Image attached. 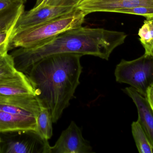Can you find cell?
I'll list each match as a JSON object with an SVG mask.
<instances>
[{
	"mask_svg": "<svg viewBox=\"0 0 153 153\" xmlns=\"http://www.w3.org/2000/svg\"><path fill=\"white\" fill-rule=\"evenodd\" d=\"M79 54L52 55L33 64L27 72L41 107L47 109L53 123L68 107L80 84L82 67Z\"/></svg>",
	"mask_w": 153,
	"mask_h": 153,
	"instance_id": "obj_1",
	"label": "cell"
},
{
	"mask_svg": "<svg viewBox=\"0 0 153 153\" xmlns=\"http://www.w3.org/2000/svg\"><path fill=\"white\" fill-rule=\"evenodd\" d=\"M127 36L121 31L82 26L33 47L19 48L11 55L16 69L23 73L39 60L56 54L89 55L108 60L113 50L125 42Z\"/></svg>",
	"mask_w": 153,
	"mask_h": 153,
	"instance_id": "obj_2",
	"label": "cell"
},
{
	"mask_svg": "<svg viewBox=\"0 0 153 153\" xmlns=\"http://www.w3.org/2000/svg\"><path fill=\"white\" fill-rule=\"evenodd\" d=\"M86 15L85 13L76 8L56 19L13 33L10 49L33 47L63 32L82 27Z\"/></svg>",
	"mask_w": 153,
	"mask_h": 153,
	"instance_id": "obj_3",
	"label": "cell"
},
{
	"mask_svg": "<svg viewBox=\"0 0 153 153\" xmlns=\"http://www.w3.org/2000/svg\"><path fill=\"white\" fill-rule=\"evenodd\" d=\"M116 81L129 84L146 97L153 85V56L145 54L131 61L122 59L115 71Z\"/></svg>",
	"mask_w": 153,
	"mask_h": 153,
	"instance_id": "obj_4",
	"label": "cell"
},
{
	"mask_svg": "<svg viewBox=\"0 0 153 153\" xmlns=\"http://www.w3.org/2000/svg\"><path fill=\"white\" fill-rule=\"evenodd\" d=\"M75 8L48 5L24 10L16 21L13 33L56 19L71 12Z\"/></svg>",
	"mask_w": 153,
	"mask_h": 153,
	"instance_id": "obj_5",
	"label": "cell"
},
{
	"mask_svg": "<svg viewBox=\"0 0 153 153\" xmlns=\"http://www.w3.org/2000/svg\"><path fill=\"white\" fill-rule=\"evenodd\" d=\"M92 147L83 137L81 129L72 121L53 146L49 153H90Z\"/></svg>",
	"mask_w": 153,
	"mask_h": 153,
	"instance_id": "obj_6",
	"label": "cell"
},
{
	"mask_svg": "<svg viewBox=\"0 0 153 153\" xmlns=\"http://www.w3.org/2000/svg\"><path fill=\"white\" fill-rule=\"evenodd\" d=\"M143 6L153 7V0H81L76 8L88 15L94 12L119 13Z\"/></svg>",
	"mask_w": 153,
	"mask_h": 153,
	"instance_id": "obj_7",
	"label": "cell"
},
{
	"mask_svg": "<svg viewBox=\"0 0 153 153\" xmlns=\"http://www.w3.org/2000/svg\"><path fill=\"white\" fill-rule=\"evenodd\" d=\"M35 95L31 82L27 75L19 71L13 77L0 81V101L23 95Z\"/></svg>",
	"mask_w": 153,
	"mask_h": 153,
	"instance_id": "obj_8",
	"label": "cell"
},
{
	"mask_svg": "<svg viewBox=\"0 0 153 153\" xmlns=\"http://www.w3.org/2000/svg\"><path fill=\"white\" fill-rule=\"evenodd\" d=\"M37 117L0 110V133L26 131L37 133Z\"/></svg>",
	"mask_w": 153,
	"mask_h": 153,
	"instance_id": "obj_9",
	"label": "cell"
},
{
	"mask_svg": "<svg viewBox=\"0 0 153 153\" xmlns=\"http://www.w3.org/2000/svg\"><path fill=\"white\" fill-rule=\"evenodd\" d=\"M134 102L137 108V120L143 127L153 145V112L145 97L133 87H126L123 90Z\"/></svg>",
	"mask_w": 153,
	"mask_h": 153,
	"instance_id": "obj_10",
	"label": "cell"
},
{
	"mask_svg": "<svg viewBox=\"0 0 153 153\" xmlns=\"http://www.w3.org/2000/svg\"><path fill=\"white\" fill-rule=\"evenodd\" d=\"M50 146L48 142L46 143L36 132L32 131L27 139L10 142L5 152L49 153Z\"/></svg>",
	"mask_w": 153,
	"mask_h": 153,
	"instance_id": "obj_11",
	"label": "cell"
},
{
	"mask_svg": "<svg viewBox=\"0 0 153 153\" xmlns=\"http://www.w3.org/2000/svg\"><path fill=\"white\" fill-rule=\"evenodd\" d=\"M132 132L138 152L153 153V145L138 120L133 122Z\"/></svg>",
	"mask_w": 153,
	"mask_h": 153,
	"instance_id": "obj_12",
	"label": "cell"
},
{
	"mask_svg": "<svg viewBox=\"0 0 153 153\" xmlns=\"http://www.w3.org/2000/svg\"><path fill=\"white\" fill-rule=\"evenodd\" d=\"M53 121L47 109L40 106V111L37 119V133L46 143L53 135Z\"/></svg>",
	"mask_w": 153,
	"mask_h": 153,
	"instance_id": "obj_13",
	"label": "cell"
},
{
	"mask_svg": "<svg viewBox=\"0 0 153 153\" xmlns=\"http://www.w3.org/2000/svg\"><path fill=\"white\" fill-rule=\"evenodd\" d=\"M146 19L139 29L138 35L145 50V54L153 56V16Z\"/></svg>",
	"mask_w": 153,
	"mask_h": 153,
	"instance_id": "obj_14",
	"label": "cell"
},
{
	"mask_svg": "<svg viewBox=\"0 0 153 153\" xmlns=\"http://www.w3.org/2000/svg\"><path fill=\"white\" fill-rule=\"evenodd\" d=\"M24 11L23 3L0 11V31L13 26Z\"/></svg>",
	"mask_w": 153,
	"mask_h": 153,
	"instance_id": "obj_15",
	"label": "cell"
},
{
	"mask_svg": "<svg viewBox=\"0 0 153 153\" xmlns=\"http://www.w3.org/2000/svg\"><path fill=\"white\" fill-rule=\"evenodd\" d=\"M18 72L11 55L8 53L0 54V81L13 77Z\"/></svg>",
	"mask_w": 153,
	"mask_h": 153,
	"instance_id": "obj_16",
	"label": "cell"
},
{
	"mask_svg": "<svg viewBox=\"0 0 153 153\" xmlns=\"http://www.w3.org/2000/svg\"><path fill=\"white\" fill-rule=\"evenodd\" d=\"M14 25L10 28L0 31V54L8 53L10 49V40Z\"/></svg>",
	"mask_w": 153,
	"mask_h": 153,
	"instance_id": "obj_17",
	"label": "cell"
},
{
	"mask_svg": "<svg viewBox=\"0 0 153 153\" xmlns=\"http://www.w3.org/2000/svg\"><path fill=\"white\" fill-rule=\"evenodd\" d=\"M119 13H127L133 15L144 16L146 18H150L153 16V7H136L121 10Z\"/></svg>",
	"mask_w": 153,
	"mask_h": 153,
	"instance_id": "obj_18",
	"label": "cell"
},
{
	"mask_svg": "<svg viewBox=\"0 0 153 153\" xmlns=\"http://www.w3.org/2000/svg\"><path fill=\"white\" fill-rule=\"evenodd\" d=\"M81 0H54L52 5L76 8Z\"/></svg>",
	"mask_w": 153,
	"mask_h": 153,
	"instance_id": "obj_19",
	"label": "cell"
},
{
	"mask_svg": "<svg viewBox=\"0 0 153 153\" xmlns=\"http://www.w3.org/2000/svg\"><path fill=\"white\" fill-rule=\"evenodd\" d=\"M22 3L24 4L18 0H0V11Z\"/></svg>",
	"mask_w": 153,
	"mask_h": 153,
	"instance_id": "obj_20",
	"label": "cell"
},
{
	"mask_svg": "<svg viewBox=\"0 0 153 153\" xmlns=\"http://www.w3.org/2000/svg\"><path fill=\"white\" fill-rule=\"evenodd\" d=\"M146 98L148 104L153 112V86H150L146 91Z\"/></svg>",
	"mask_w": 153,
	"mask_h": 153,
	"instance_id": "obj_21",
	"label": "cell"
},
{
	"mask_svg": "<svg viewBox=\"0 0 153 153\" xmlns=\"http://www.w3.org/2000/svg\"><path fill=\"white\" fill-rule=\"evenodd\" d=\"M54 0H36V4L34 7H41L45 5H52Z\"/></svg>",
	"mask_w": 153,
	"mask_h": 153,
	"instance_id": "obj_22",
	"label": "cell"
},
{
	"mask_svg": "<svg viewBox=\"0 0 153 153\" xmlns=\"http://www.w3.org/2000/svg\"><path fill=\"white\" fill-rule=\"evenodd\" d=\"M18 1H20L22 2L23 3L25 4L27 2V0H18Z\"/></svg>",
	"mask_w": 153,
	"mask_h": 153,
	"instance_id": "obj_23",
	"label": "cell"
},
{
	"mask_svg": "<svg viewBox=\"0 0 153 153\" xmlns=\"http://www.w3.org/2000/svg\"><path fill=\"white\" fill-rule=\"evenodd\" d=\"M0 143H1V139H0Z\"/></svg>",
	"mask_w": 153,
	"mask_h": 153,
	"instance_id": "obj_24",
	"label": "cell"
},
{
	"mask_svg": "<svg viewBox=\"0 0 153 153\" xmlns=\"http://www.w3.org/2000/svg\"><path fill=\"white\" fill-rule=\"evenodd\" d=\"M152 86H153V85H152Z\"/></svg>",
	"mask_w": 153,
	"mask_h": 153,
	"instance_id": "obj_25",
	"label": "cell"
}]
</instances>
